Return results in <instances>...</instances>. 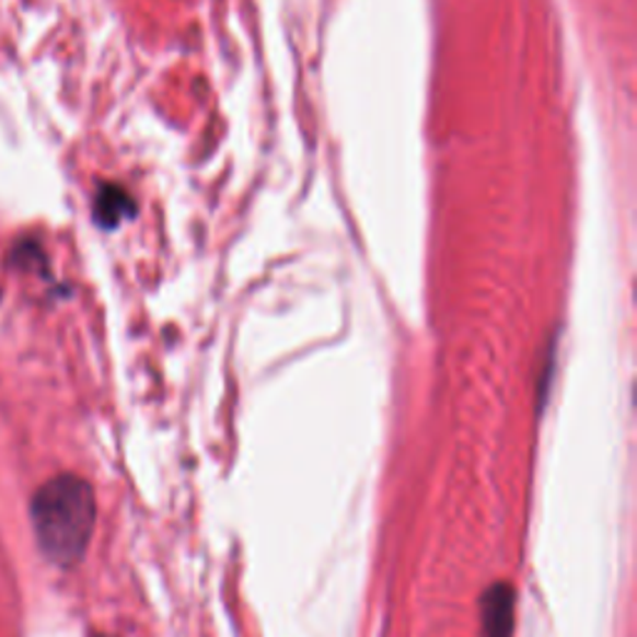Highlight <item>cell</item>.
I'll use <instances>...</instances> for the list:
<instances>
[{"label": "cell", "mask_w": 637, "mask_h": 637, "mask_svg": "<svg viewBox=\"0 0 637 637\" xmlns=\"http://www.w3.org/2000/svg\"><path fill=\"white\" fill-rule=\"evenodd\" d=\"M97 516L95 490L76 473H60L31 500V523L40 553L53 566L72 568L83 560Z\"/></svg>", "instance_id": "cell-1"}, {"label": "cell", "mask_w": 637, "mask_h": 637, "mask_svg": "<svg viewBox=\"0 0 637 637\" xmlns=\"http://www.w3.org/2000/svg\"><path fill=\"white\" fill-rule=\"evenodd\" d=\"M516 590L508 582H494L480 598V637H513Z\"/></svg>", "instance_id": "cell-2"}, {"label": "cell", "mask_w": 637, "mask_h": 637, "mask_svg": "<svg viewBox=\"0 0 637 637\" xmlns=\"http://www.w3.org/2000/svg\"><path fill=\"white\" fill-rule=\"evenodd\" d=\"M135 215L132 197L117 185H100L95 202H93V217L103 230H115L117 224L130 220Z\"/></svg>", "instance_id": "cell-3"}]
</instances>
